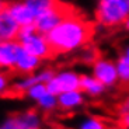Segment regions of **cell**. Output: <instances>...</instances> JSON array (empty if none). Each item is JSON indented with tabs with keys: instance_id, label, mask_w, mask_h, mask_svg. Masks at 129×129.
<instances>
[{
	"instance_id": "obj_12",
	"label": "cell",
	"mask_w": 129,
	"mask_h": 129,
	"mask_svg": "<svg viewBox=\"0 0 129 129\" xmlns=\"http://www.w3.org/2000/svg\"><path fill=\"white\" fill-rule=\"evenodd\" d=\"M20 31V25L14 21V18L7 11V7L0 11V42L17 39Z\"/></svg>"
},
{
	"instance_id": "obj_5",
	"label": "cell",
	"mask_w": 129,
	"mask_h": 129,
	"mask_svg": "<svg viewBox=\"0 0 129 129\" xmlns=\"http://www.w3.org/2000/svg\"><path fill=\"white\" fill-rule=\"evenodd\" d=\"M80 77L81 74H79L77 72L72 70V69H63V70L55 72L53 77L46 83V88L55 95H59V94L70 90H79Z\"/></svg>"
},
{
	"instance_id": "obj_21",
	"label": "cell",
	"mask_w": 129,
	"mask_h": 129,
	"mask_svg": "<svg viewBox=\"0 0 129 129\" xmlns=\"http://www.w3.org/2000/svg\"><path fill=\"white\" fill-rule=\"evenodd\" d=\"M121 125L125 129H129V111L121 114Z\"/></svg>"
},
{
	"instance_id": "obj_24",
	"label": "cell",
	"mask_w": 129,
	"mask_h": 129,
	"mask_svg": "<svg viewBox=\"0 0 129 129\" xmlns=\"http://www.w3.org/2000/svg\"><path fill=\"white\" fill-rule=\"evenodd\" d=\"M0 129H14L13 126H11V123L9 122L7 119H4L3 122L0 123Z\"/></svg>"
},
{
	"instance_id": "obj_2",
	"label": "cell",
	"mask_w": 129,
	"mask_h": 129,
	"mask_svg": "<svg viewBox=\"0 0 129 129\" xmlns=\"http://www.w3.org/2000/svg\"><path fill=\"white\" fill-rule=\"evenodd\" d=\"M129 17V0H98L95 18L103 27H118Z\"/></svg>"
},
{
	"instance_id": "obj_18",
	"label": "cell",
	"mask_w": 129,
	"mask_h": 129,
	"mask_svg": "<svg viewBox=\"0 0 129 129\" xmlns=\"http://www.w3.org/2000/svg\"><path fill=\"white\" fill-rule=\"evenodd\" d=\"M116 72H118V79L122 83H129V64L126 62L118 59L116 62Z\"/></svg>"
},
{
	"instance_id": "obj_3",
	"label": "cell",
	"mask_w": 129,
	"mask_h": 129,
	"mask_svg": "<svg viewBox=\"0 0 129 129\" xmlns=\"http://www.w3.org/2000/svg\"><path fill=\"white\" fill-rule=\"evenodd\" d=\"M17 41H18L20 45L23 46L24 51H27L28 53L37 56V58H39L41 60L48 59L53 55L46 35L38 32L34 25L20 27Z\"/></svg>"
},
{
	"instance_id": "obj_13",
	"label": "cell",
	"mask_w": 129,
	"mask_h": 129,
	"mask_svg": "<svg viewBox=\"0 0 129 129\" xmlns=\"http://www.w3.org/2000/svg\"><path fill=\"white\" fill-rule=\"evenodd\" d=\"M41 59L37 58V56L28 53L27 51L21 49L18 58H17V62H16V66H14V70L18 72L20 74H31V73H35V72L39 70L41 68Z\"/></svg>"
},
{
	"instance_id": "obj_8",
	"label": "cell",
	"mask_w": 129,
	"mask_h": 129,
	"mask_svg": "<svg viewBox=\"0 0 129 129\" xmlns=\"http://www.w3.org/2000/svg\"><path fill=\"white\" fill-rule=\"evenodd\" d=\"M14 129H42V116L34 110H25L7 118Z\"/></svg>"
},
{
	"instance_id": "obj_19",
	"label": "cell",
	"mask_w": 129,
	"mask_h": 129,
	"mask_svg": "<svg viewBox=\"0 0 129 129\" xmlns=\"http://www.w3.org/2000/svg\"><path fill=\"white\" fill-rule=\"evenodd\" d=\"M10 90V79L3 70H0V95L6 94Z\"/></svg>"
},
{
	"instance_id": "obj_14",
	"label": "cell",
	"mask_w": 129,
	"mask_h": 129,
	"mask_svg": "<svg viewBox=\"0 0 129 129\" xmlns=\"http://www.w3.org/2000/svg\"><path fill=\"white\" fill-rule=\"evenodd\" d=\"M80 90L86 94V97H100L105 93L107 87L93 74H81L80 77Z\"/></svg>"
},
{
	"instance_id": "obj_20",
	"label": "cell",
	"mask_w": 129,
	"mask_h": 129,
	"mask_svg": "<svg viewBox=\"0 0 129 129\" xmlns=\"http://www.w3.org/2000/svg\"><path fill=\"white\" fill-rule=\"evenodd\" d=\"M81 58H83L84 62H93L94 63V60L97 59V56H95V53H94V51H91V49H84Z\"/></svg>"
},
{
	"instance_id": "obj_23",
	"label": "cell",
	"mask_w": 129,
	"mask_h": 129,
	"mask_svg": "<svg viewBox=\"0 0 129 129\" xmlns=\"http://www.w3.org/2000/svg\"><path fill=\"white\" fill-rule=\"evenodd\" d=\"M129 111V94L126 95V98L123 100L122 105H121V114L122 112H128Z\"/></svg>"
},
{
	"instance_id": "obj_4",
	"label": "cell",
	"mask_w": 129,
	"mask_h": 129,
	"mask_svg": "<svg viewBox=\"0 0 129 129\" xmlns=\"http://www.w3.org/2000/svg\"><path fill=\"white\" fill-rule=\"evenodd\" d=\"M70 13H73V10L60 2L58 6L52 7V9H49V10H46V11L39 14L37 17L35 23H34V27L37 28L38 32H41L44 35H48L49 32Z\"/></svg>"
},
{
	"instance_id": "obj_1",
	"label": "cell",
	"mask_w": 129,
	"mask_h": 129,
	"mask_svg": "<svg viewBox=\"0 0 129 129\" xmlns=\"http://www.w3.org/2000/svg\"><path fill=\"white\" fill-rule=\"evenodd\" d=\"M91 37L93 25L81 16L70 13L49 32L46 38L53 55H64L84 48Z\"/></svg>"
},
{
	"instance_id": "obj_26",
	"label": "cell",
	"mask_w": 129,
	"mask_h": 129,
	"mask_svg": "<svg viewBox=\"0 0 129 129\" xmlns=\"http://www.w3.org/2000/svg\"><path fill=\"white\" fill-rule=\"evenodd\" d=\"M123 28H125L126 31H129V17L125 20V21H123Z\"/></svg>"
},
{
	"instance_id": "obj_7",
	"label": "cell",
	"mask_w": 129,
	"mask_h": 129,
	"mask_svg": "<svg viewBox=\"0 0 129 129\" xmlns=\"http://www.w3.org/2000/svg\"><path fill=\"white\" fill-rule=\"evenodd\" d=\"M7 11L10 13V16L14 18L17 24L20 27L25 25H34L35 23V13L32 11V9L24 0H14V2H9L7 3Z\"/></svg>"
},
{
	"instance_id": "obj_16",
	"label": "cell",
	"mask_w": 129,
	"mask_h": 129,
	"mask_svg": "<svg viewBox=\"0 0 129 129\" xmlns=\"http://www.w3.org/2000/svg\"><path fill=\"white\" fill-rule=\"evenodd\" d=\"M35 104L38 105V108L41 111H44V112H51V111L58 108V95L52 94L51 91H46Z\"/></svg>"
},
{
	"instance_id": "obj_22",
	"label": "cell",
	"mask_w": 129,
	"mask_h": 129,
	"mask_svg": "<svg viewBox=\"0 0 129 129\" xmlns=\"http://www.w3.org/2000/svg\"><path fill=\"white\" fill-rule=\"evenodd\" d=\"M119 59H121V60H123V62H126V63L129 64V46H126V48L121 52Z\"/></svg>"
},
{
	"instance_id": "obj_10",
	"label": "cell",
	"mask_w": 129,
	"mask_h": 129,
	"mask_svg": "<svg viewBox=\"0 0 129 129\" xmlns=\"http://www.w3.org/2000/svg\"><path fill=\"white\" fill-rule=\"evenodd\" d=\"M23 46L17 39L0 42V70H11L16 66L17 58Z\"/></svg>"
},
{
	"instance_id": "obj_9",
	"label": "cell",
	"mask_w": 129,
	"mask_h": 129,
	"mask_svg": "<svg viewBox=\"0 0 129 129\" xmlns=\"http://www.w3.org/2000/svg\"><path fill=\"white\" fill-rule=\"evenodd\" d=\"M53 74H55V70H52V69H42L35 73L25 74L13 84V88L17 93H25L29 87L35 86V84H46L53 77Z\"/></svg>"
},
{
	"instance_id": "obj_15",
	"label": "cell",
	"mask_w": 129,
	"mask_h": 129,
	"mask_svg": "<svg viewBox=\"0 0 129 129\" xmlns=\"http://www.w3.org/2000/svg\"><path fill=\"white\" fill-rule=\"evenodd\" d=\"M76 129H108L104 119L94 115L83 116L76 125Z\"/></svg>"
},
{
	"instance_id": "obj_11",
	"label": "cell",
	"mask_w": 129,
	"mask_h": 129,
	"mask_svg": "<svg viewBox=\"0 0 129 129\" xmlns=\"http://www.w3.org/2000/svg\"><path fill=\"white\" fill-rule=\"evenodd\" d=\"M86 103V94L79 90H70L58 95V108L63 111H74L79 110Z\"/></svg>"
},
{
	"instance_id": "obj_6",
	"label": "cell",
	"mask_w": 129,
	"mask_h": 129,
	"mask_svg": "<svg viewBox=\"0 0 129 129\" xmlns=\"http://www.w3.org/2000/svg\"><path fill=\"white\" fill-rule=\"evenodd\" d=\"M95 79L101 81L107 88L114 87L119 79L116 72V62H112L105 58H97L93 63V73Z\"/></svg>"
},
{
	"instance_id": "obj_17",
	"label": "cell",
	"mask_w": 129,
	"mask_h": 129,
	"mask_svg": "<svg viewBox=\"0 0 129 129\" xmlns=\"http://www.w3.org/2000/svg\"><path fill=\"white\" fill-rule=\"evenodd\" d=\"M48 91V88H46V84H35V86H32V87H29L28 90L25 91V95L28 100L34 101V103H37V101L41 98L44 94Z\"/></svg>"
},
{
	"instance_id": "obj_25",
	"label": "cell",
	"mask_w": 129,
	"mask_h": 129,
	"mask_svg": "<svg viewBox=\"0 0 129 129\" xmlns=\"http://www.w3.org/2000/svg\"><path fill=\"white\" fill-rule=\"evenodd\" d=\"M6 7H7V2H4V0H0V11H3Z\"/></svg>"
}]
</instances>
